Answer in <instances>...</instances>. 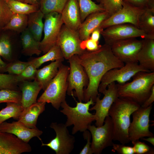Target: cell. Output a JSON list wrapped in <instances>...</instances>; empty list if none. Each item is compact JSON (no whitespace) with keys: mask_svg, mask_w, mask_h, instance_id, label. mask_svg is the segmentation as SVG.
I'll list each match as a JSON object with an SVG mask.
<instances>
[{"mask_svg":"<svg viewBox=\"0 0 154 154\" xmlns=\"http://www.w3.org/2000/svg\"><path fill=\"white\" fill-rule=\"evenodd\" d=\"M77 56L89 80L88 86L84 89V101L86 102L92 98L95 103L100 94L98 88L104 75L109 70L120 68L125 64L114 55L110 46L105 44L96 50H85Z\"/></svg>","mask_w":154,"mask_h":154,"instance_id":"6da1fadb","label":"cell"},{"mask_svg":"<svg viewBox=\"0 0 154 154\" xmlns=\"http://www.w3.org/2000/svg\"><path fill=\"white\" fill-rule=\"evenodd\" d=\"M141 105L128 98L118 97L109 111L112 124L113 140L125 144L130 142L128 134L132 114Z\"/></svg>","mask_w":154,"mask_h":154,"instance_id":"7a4b0ae2","label":"cell"},{"mask_svg":"<svg viewBox=\"0 0 154 154\" xmlns=\"http://www.w3.org/2000/svg\"><path fill=\"white\" fill-rule=\"evenodd\" d=\"M132 77L130 82L116 84L119 97L130 99L141 106L149 96L154 86V72L140 71Z\"/></svg>","mask_w":154,"mask_h":154,"instance_id":"3957f363","label":"cell"},{"mask_svg":"<svg viewBox=\"0 0 154 154\" xmlns=\"http://www.w3.org/2000/svg\"><path fill=\"white\" fill-rule=\"evenodd\" d=\"M76 102V106L72 107L65 100L61 104L62 109L60 111L67 117L65 125L67 127L74 125L72 132L73 135L78 131L84 132L87 130L88 126L95 119L94 114L89 112L90 106L95 104L92 98L84 103Z\"/></svg>","mask_w":154,"mask_h":154,"instance_id":"277c9868","label":"cell"},{"mask_svg":"<svg viewBox=\"0 0 154 154\" xmlns=\"http://www.w3.org/2000/svg\"><path fill=\"white\" fill-rule=\"evenodd\" d=\"M70 67L62 64L56 76L48 84L37 102L50 103L58 110L66 99L68 88V77Z\"/></svg>","mask_w":154,"mask_h":154,"instance_id":"5b68a950","label":"cell"},{"mask_svg":"<svg viewBox=\"0 0 154 154\" xmlns=\"http://www.w3.org/2000/svg\"><path fill=\"white\" fill-rule=\"evenodd\" d=\"M70 70L68 77L67 94L77 97L79 102L84 101V89L88 86L89 80L83 66L78 60L77 55L68 60Z\"/></svg>","mask_w":154,"mask_h":154,"instance_id":"8992f818","label":"cell"},{"mask_svg":"<svg viewBox=\"0 0 154 154\" xmlns=\"http://www.w3.org/2000/svg\"><path fill=\"white\" fill-rule=\"evenodd\" d=\"M101 35L104 38L105 44L110 46L117 41L132 38L154 39V37L146 34L136 26L129 23L110 26L104 29Z\"/></svg>","mask_w":154,"mask_h":154,"instance_id":"52a82bcc","label":"cell"},{"mask_svg":"<svg viewBox=\"0 0 154 154\" xmlns=\"http://www.w3.org/2000/svg\"><path fill=\"white\" fill-rule=\"evenodd\" d=\"M140 71H149L141 66L137 62L126 63L119 68L111 69L107 71L101 79L98 91L103 93L108 85L113 82L122 84L129 80L136 74Z\"/></svg>","mask_w":154,"mask_h":154,"instance_id":"ba28073f","label":"cell"},{"mask_svg":"<svg viewBox=\"0 0 154 154\" xmlns=\"http://www.w3.org/2000/svg\"><path fill=\"white\" fill-rule=\"evenodd\" d=\"M152 107V104L147 107L141 106L132 114L133 119L128 130L129 139L132 143L143 137L154 136L149 129Z\"/></svg>","mask_w":154,"mask_h":154,"instance_id":"9c48e42d","label":"cell"},{"mask_svg":"<svg viewBox=\"0 0 154 154\" xmlns=\"http://www.w3.org/2000/svg\"><path fill=\"white\" fill-rule=\"evenodd\" d=\"M146 9L123 1L122 8L104 20L99 27L104 29L113 25L129 23L138 28L140 17Z\"/></svg>","mask_w":154,"mask_h":154,"instance_id":"30bf717a","label":"cell"},{"mask_svg":"<svg viewBox=\"0 0 154 154\" xmlns=\"http://www.w3.org/2000/svg\"><path fill=\"white\" fill-rule=\"evenodd\" d=\"M87 129L91 135V147L93 153L100 154L104 149L112 146L113 128L111 118L109 116L106 117L102 125L98 127L90 124Z\"/></svg>","mask_w":154,"mask_h":154,"instance_id":"8fae6325","label":"cell"},{"mask_svg":"<svg viewBox=\"0 0 154 154\" xmlns=\"http://www.w3.org/2000/svg\"><path fill=\"white\" fill-rule=\"evenodd\" d=\"M44 37L40 42V48L45 54L56 44L57 38L63 24L61 14L52 12L44 15Z\"/></svg>","mask_w":154,"mask_h":154,"instance_id":"7c38bea8","label":"cell"},{"mask_svg":"<svg viewBox=\"0 0 154 154\" xmlns=\"http://www.w3.org/2000/svg\"><path fill=\"white\" fill-rule=\"evenodd\" d=\"M50 127L55 131L56 135L49 142H42L41 146H46L54 151L56 154H69L73 151L75 137L69 133L65 124L52 123Z\"/></svg>","mask_w":154,"mask_h":154,"instance_id":"4fadbf2b","label":"cell"},{"mask_svg":"<svg viewBox=\"0 0 154 154\" xmlns=\"http://www.w3.org/2000/svg\"><path fill=\"white\" fill-rule=\"evenodd\" d=\"M143 39L132 38L117 41L110 46L114 55L124 63L137 62V57Z\"/></svg>","mask_w":154,"mask_h":154,"instance_id":"5bb4252c","label":"cell"},{"mask_svg":"<svg viewBox=\"0 0 154 154\" xmlns=\"http://www.w3.org/2000/svg\"><path fill=\"white\" fill-rule=\"evenodd\" d=\"M103 94L104 95L103 98L100 99V94L97 97L94 106L89 109V111H95V125L98 127L103 125L106 117L109 116L111 106L119 97L115 82L109 84Z\"/></svg>","mask_w":154,"mask_h":154,"instance_id":"9a60e30c","label":"cell"},{"mask_svg":"<svg viewBox=\"0 0 154 154\" xmlns=\"http://www.w3.org/2000/svg\"><path fill=\"white\" fill-rule=\"evenodd\" d=\"M81 41L78 31L71 29L63 24L56 44L60 47L64 58L68 60L74 55L81 54L85 50L80 47Z\"/></svg>","mask_w":154,"mask_h":154,"instance_id":"2e32d148","label":"cell"},{"mask_svg":"<svg viewBox=\"0 0 154 154\" xmlns=\"http://www.w3.org/2000/svg\"><path fill=\"white\" fill-rule=\"evenodd\" d=\"M0 131L12 134L24 141L28 143L33 138L36 137L41 141L40 136L42 131L37 127L29 128L18 121L8 123L4 121L0 124Z\"/></svg>","mask_w":154,"mask_h":154,"instance_id":"e0dca14e","label":"cell"},{"mask_svg":"<svg viewBox=\"0 0 154 154\" xmlns=\"http://www.w3.org/2000/svg\"><path fill=\"white\" fill-rule=\"evenodd\" d=\"M30 145L15 135L0 131V154H21L30 151Z\"/></svg>","mask_w":154,"mask_h":154,"instance_id":"ac0fdd59","label":"cell"},{"mask_svg":"<svg viewBox=\"0 0 154 154\" xmlns=\"http://www.w3.org/2000/svg\"><path fill=\"white\" fill-rule=\"evenodd\" d=\"M61 15L63 24L71 29L78 30L82 22L77 0H68Z\"/></svg>","mask_w":154,"mask_h":154,"instance_id":"d6986e66","label":"cell"},{"mask_svg":"<svg viewBox=\"0 0 154 154\" xmlns=\"http://www.w3.org/2000/svg\"><path fill=\"white\" fill-rule=\"evenodd\" d=\"M110 16L108 13L105 11L95 12L89 15L82 22L78 30L81 40L89 38L92 32Z\"/></svg>","mask_w":154,"mask_h":154,"instance_id":"ffe728a7","label":"cell"},{"mask_svg":"<svg viewBox=\"0 0 154 154\" xmlns=\"http://www.w3.org/2000/svg\"><path fill=\"white\" fill-rule=\"evenodd\" d=\"M19 83L22 95L21 104L24 109L37 102L38 95L42 88L40 83L35 80Z\"/></svg>","mask_w":154,"mask_h":154,"instance_id":"44dd1931","label":"cell"},{"mask_svg":"<svg viewBox=\"0 0 154 154\" xmlns=\"http://www.w3.org/2000/svg\"><path fill=\"white\" fill-rule=\"evenodd\" d=\"M143 39V45L137 55L138 63L146 70L154 72V39Z\"/></svg>","mask_w":154,"mask_h":154,"instance_id":"7402d4cb","label":"cell"},{"mask_svg":"<svg viewBox=\"0 0 154 154\" xmlns=\"http://www.w3.org/2000/svg\"><path fill=\"white\" fill-rule=\"evenodd\" d=\"M46 103L37 102L23 110L18 121L31 128L37 127L38 118L45 110Z\"/></svg>","mask_w":154,"mask_h":154,"instance_id":"603a6c76","label":"cell"},{"mask_svg":"<svg viewBox=\"0 0 154 154\" xmlns=\"http://www.w3.org/2000/svg\"><path fill=\"white\" fill-rule=\"evenodd\" d=\"M62 61L56 60L42 68L37 70L34 80L39 82L44 90L57 74Z\"/></svg>","mask_w":154,"mask_h":154,"instance_id":"cb8c5ba5","label":"cell"},{"mask_svg":"<svg viewBox=\"0 0 154 154\" xmlns=\"http://www.w3.org/2000/svg\"><path fill=\"white\" fill-rule=\"evenodd\" d=\"M27 28L37 41L40 42L43 31L44 14L39 9L28 15Z\"/></svg>","mask_w":154,"mask_h":154,"instance_id":"d4e9b609","label":"cell"},{"mask_svg":"<svg viewBox=\"0 0 154 154\" xmlns=\"http://www.w3.org/2000/svg\"><path fill=\"white\" fill-rule=\"evenodd\" d=\"M21 39L24 54L38 56L42 52L40 48V42L36 40L27 28L21 33Z\"/></svg>","mask_w":154,"mask_h":154,"instance_id":"484cf974","label":"cell"},{"mask_svg":"<svg viewBox=\"0 0 154 154\" xmlns=\"http://www.w3.org/2000/svg\"><path fill=\"white\" fill-rule=\"evenodd\" d=\"M64 59L63 55L60 47L56 44L43 55L33 58L30 61L38 68L45 62L56 60H61L63 61Z\"/></svg>","mask_w":154,"mask_h":154,"instance_id":"4316f807","label":"cell"},{"mask_svg":"<svg viewBox=\"0 0 154 154\" xmlns=\"http://www.w3.org/2000/svg\"><path fill=\"white\" fill-rule=\"evenodd\" d=\"M138 28L154 37V9H146L139 19Z\"/></svg>","mask_w":154,"mask_h":154,"instance_id":"83f0119b","label":"cell"},{"mask_svg":"<svg viewBox=\"0 0 154 154\" xmlns=\"http://www.w3.org/2000/svg\"><path fill=\"white\" fill-rule=\"evenodd\" d=\"M28 20L27 15L13 13L3 30H11L22 33L27 28Z\"/></svg>","mask_w":154,"mask_h":154,"instance_id":"f1b7e54d","label":"cell"},{"mask_svg":"<svg viewBox=\"0 0 154 154\" xmlns=\"http://www.w3.org/2000/svg\"><path fill=\"white\" fill-rule=\"evenodd\" d=\"M6 2L13 13L28 15L39 9V5L30 4L16 0H10Z\"/></svg>","mask_w":154,"mask_h":154,"instance_id":"f546056e","label":"cell"},{"mask_svg":"<svg viewBox=\"0 0 154 154\" xmlns=\"http://www.w3.org/2000/svg\"><path fill=\"white\" fill-rule=\"evenodd\" d=\"M23 110L20 104L6 103V106L0 111V124L11 118L18 120Z\"/></svg>","mask_w":154,"mask_h":154,"instance_id":"4dcf8cb0","label":"cell"},{"mask_svg":"<svg viewBox=\"0 0 154 154\" xmlns=\"http://www.w3.org/2000/svg\"><path fill=\"white\" fill-rule=\"evenodd\" d=\"M68 0H40L39 9L44 15L52 12L60 14Z\"/></svg>","mask_w":154,"mask_h":154,"instance_id":"1f68e13d","label":"cell"},{"mask_svg":"<svg viewBox=\"0 0 154 154\" xmlns=\"http://www.w3.org/2000/svg\"><path fill=\"white\" fill-rule=\"evenodd\" d=\"M79 6L82 22L90 14L96 12L105 11L101 5L92 0H77Z\"/></svg>","mask_w":154,"mask_h":154,"instance_id":"d6a6232c","label":"cell"},{"mask_svg":"<svg viewBox=\"0 0 154 154\" xmlns=\"http://www.w3.org/2000/svg\"><path fill=\"white\" fill-rule=\"evenodd\" d=\"M21 92L18 90H0V103L11 102L21 104Z\"/></svg>","mask_w":154,"mask_h":154,"instance_id":"836d02e7","label":"cell"},{"mask_svg":"<svg viewBox=\"0 0 154 154\" xmlns=\"http://www.w3.org/2000/svg\"><path fill=\"white\" fill-rule=\"evenodd\" d=\"M0 46L1 56L6 60L11 62L12 51L11 41L9 36L5 34L0 36Z\"/></svg>","mask_w":154,"mask_h":154,"instance_id":"e575fe53","label":"cell"},{"mask_svg":"<svg viewBox=\"0 0 154 154\" xmlns=\"http://www.w3.org/2000/svg\"><path fill=\"white\" fill-rule=\"evenodd\" d=\"M17 82L16 75L0 73V90L10 89L18 90Z\"/></svg>","mask_w":154,"mask_h":154,"instance_id":"d590c367","label":"cell"},{"mask_svg":"<svg viewBox=\"0 0 154 154\" xmlns=\"http://www.w3.org/2000/svg\"><path fill=\"white\" fill-rule=\"evenodd\" d=\"M13 14L7 2L3 0H0V30H3Z\"/></svg>","mask_w":154,"mask_h":154,"instance_id":"8d00e7d4","label":"cell"},{"mask_svg":"<svg viewBox=\"0 0 154 154\" xmlns=\"http://www.w3.org/2000/svg\"><path fill=\"white\" fill-rule=\"evenodd\" d=\"M123 0H101L99 3L110 16L122 7Z\"/></svg>","mask_w":154,"mask_h":154,"instance_id":"74e56055","label":"cell"},{"mask_svg":"<svg viewBox=\"0 0 154 154\" xmlns=\"http://www.w3.org/2000/svg\"><path fill=\"white\" fill-rule=\"evenodd\" d=\"M29 63V61L24 62L17 60L11 62L7 64L6 72L11 74L18 75L23 71Z\"/></svg>","mask_w":154,"mask_h":154,"instance_id":"f35d334b","label":"cell"},{"mask_svg":"<svg viewBox=\"0 0 154 154\" xmlns=\"http://www.w3.org/2000/svg\"><path fill=\"white\" fill-rule=\"evenodd\" d=\"M29 61V64L23 71L20 74L16 75L19 83L24 81L34 80L37 68L30 61Z\"/></svg>","mask_w":154,"mask_h":154,"instance_id":"ab89813d","label":"cell"},{"mask_svg":"<svg viewBox=\"0 0 154 154\" xmlns=\"http://www.w3.org/2000/svg\"><path fill=\"white\" fill-rule=\"evenodd\" d=\"M135 154H153L154 153L153 148L149 146L144 142L137 140L132 143Z\"/></svg>","mask_w":154,"mask_h":154,"instance_id":"60d3db41","label":"cell"},{"mask_svg":"<svg viewBox=\"0 0 154 154\" xmlns=\"http://www.w3.org/2000/svg\"><path fill=\"white\" fill-rule=\"evenodd\" d=\"M101 46L99 44V42L92 40L90 37L86 40H82L80 44V47L83 50L90 51L96 50Z\"/></svg>","mask_w":154,"mask_h":154,"instance_id":"b9f144b4","label":"cell"},{"mask_svg":"<svg viewBox=\"0 0 154 154\" xmlns=\"http://www.w3.org/2000/svg\"><path fill=\"white\" fill-rule=\"evenodd\" d=\"M135 6L146 9H154V0H123Z\"/></svg>","mask_w":154,"mask_h":154,"instance_id":"7bdbcfd3","label":"cell"},{"mask_svg":"<svg viewBox=\"0 0 154 154\" xmlns=\"http://www.w3.org/2000/svg\"><path fill=\"white\" fill-rule=\"evenodd\" d=\"M112 148L114 150L120 154H135L133 147L126 146L125 144H117L113 143Z\"/></svg>","mask_w":154,"mask_h":154,"instance_id":"ee69618b","label":"cell"},{"mask_svg":"<svg viewBox=\"0 0 154 154\" xmlns=\"http://www.w3.org/2000/svg\"><path fill=\"white\" fill-rule=\"evenodd\" d=\"M83 136L84 139H86L87 143L83 149L80 152V154H93L91 148V142H90L91 135L90 131L87 130L84 131Z\"/></svg>","mask_w":154,"mask_h":154,"instance_id":"f6af8a7d","label":"cell"},{"mask_svg":"<svg viewBox=\"0 0 154 154\" xmlns=\"http://www.w3.org/2000/svg\"><path fill=\"white\" fill-rule=\"evenodd\" d=\"M154 101V86H153L151 90V94L148 98L141 105V106L143 107H147L149 106L153 103Z\"/></svg>","mask_w":154,"mask_h":154,"instance_id":"bcb514c9","label":"cell"},{"mask_svg":"<svg viewBox=\"0 0 154 154\" xmlns=\"http://www.w3.org/2000/svg\"><path fill=\"white\" fill-rule=\"evenodd\" d=\"M103 30L99 27H98L92 32L90 38L92 40L99 42L101 32Z\"/></svg>","mask_w":154,"mask_h":154,"instance_id":"7dc6e473","label":"cell"},{"mask_svg":"<svg viewBox=\"0 0 154 154\" xmlns=\"http://www.w3.org/2000/svg\"><path fill=\"white\" fill-rule=\"evenodd\" d=\"M7 64L4 62L0 57V73L6 72Z\"/></svg>","mask_w":154,"mask_h":154,"instance_id":"c3c4849f","label":"cell"},{"mask_svg":"<svg viewBox=\"0 0 154 154\" xmlns=\"http://www.w3.org/2000/svg\"><path fill=\"white\" fill-rule=\"evenodd\" d=\"M141 139L147 141L153 146H154V136L148 137L147 138L144 137L140 139Z\"/></svg>","mask_w":154,"mask_h":154,"instance_id":"681fc988","label":"cell"},{"mask_svg":"<svg viewBox=\"0 0 154 154\" xmlns=\"http://www.w3.org/2000/svg\"><path fill=\"white\" fill-rule=\"evenodd\" d=\"M25 3L33 5H39L38 0H24Z\"/></svg>","mask_w":154,"mask_h":154,"instance_id":"f907efd6","label":"cell"},{"mask_svg":"<svg viewBox=\"0 0 154 154\" xmlns=\"http://www.w3.org/2000/svg\"><path fill=\"white\" fill-rule=\"evenodd\" d=\"M4 0V1H6V2H7L8 1H9L10 0ZM16 0L18 1H21V2L25 3V0Z\"/></svg>","mask_w":154,"mask_h":154,"instance_id":"816d5d0a","label":"cell"},{"mask_svg":"<svg viewBox=\"0 0 154 154\" xmlns=\"http://www.w3.org/2000/svg\"><path fill=\"white\" fill-rule=\"evenodd\" d=\"M97 2L100 3V2L101 0H95Z\"/></svg>","mask_w":154,"mask_h":154,"instance_id":"f5cc1de1","label":"cell"},{"mask_svg":"<svg viewBox=\"0 0 154 154\" xmlns=\"http://www.w3.org/2000/svg\"><path fill=\"white\" fill-rule=\"evenodd\" d=\"M1 47L0 46V55L1 56Z\"/></svg>","mask_w":154,"mask_h":154,"instance_id":"db71d44e","label":"cell"}]
</instances>
